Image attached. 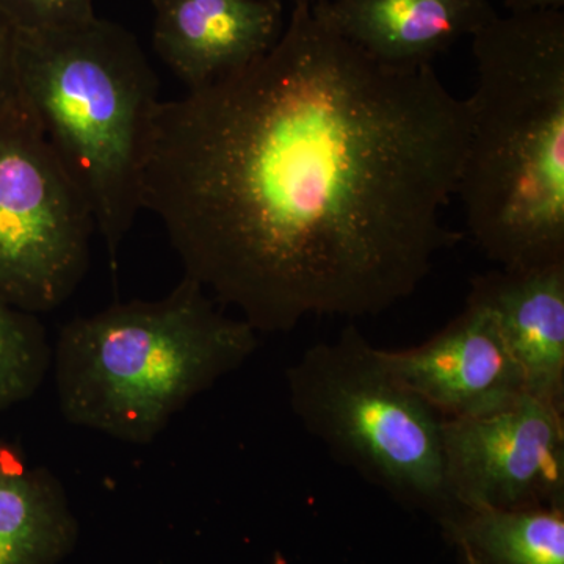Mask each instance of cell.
<instances>
[{
  "label": "cell",
  "mask_w": 564,
  "mask_h": 564,
  "mask_svg": "<svg viewBox=\"0 0 564 564\" xmlns=\"http://www.w3.org/2000/svg\"><path fill=\"white\" fill-rule=\"evenodd\" d=\"M445 527L475 564H564V505L463 510Z\"/></svg>",
  "instance_id": "obj_13"
},
{
  "label": "cell",
  "mask_w": 564,
  "mask_h": 564,
  "mask_svg": "<svg viewBox=\"0 0 564 564\" xmlns=\"http://www.w3.org/2000/svg\"><path fill=\"white\" fill-rule=\"evenodd\" d=\"M469 564H475V563H474V562H470V560H469Z\"/></svg>",
  "instance_id": "obj_18"
},
{
  "label": "cell",
  "mask_w": 564,
  "mask_h": 564,
  "mask_svg": "<svg viewBox=\"0 0 564 564\" xmlns=\"http://www.w3.org/2000/svg\"><path fill=\"white\" fill-rule=\"evenodd\" d=\"M65 486L0 436V564H58L77 543Z\"/></svg>",
  "instance_id": "obj_12"
},
{
  "label": "cell",
  "mask_w": 564,
  "mask_h": 564,
  "mask_svg": "<svg viewBox=\"0 0 564 564\" xmlns=\"http://www.w3.org/2000/svg\"><path fill=\"white\" fill-rule=\"evenodd\" d=\"M95 217L20 93L0 107V299L31 314L68 302Z\"/></svg>",
  "instance_id": "obj_6"
},
{
  "label": "cell",
  "mask_w": 564,
  "mask_h": 564,
  "mask_svg": "<svg viewBox=\"0 0 564 564\" xmlns=\"http://www.w3.org/2000/svg\"><path fill=\"white\" fill-rule=\"evenodd\" d=\"M258 347L252 326L184 276L161 300L115 303L63 326L51 366L58 406L70 425L150 444Z\"/></svg>",
  "instance_id": "obj_3"
},
{
  "label": "cell",
  "mask_w": 564,
  "mask_h": 564,
  "mask_svg": "<svg viewBox=\"0 0 564 564\" xmlns=\"http://www.w3.org/2000/svg\"><path fill=\"white\" fill-rule=\"evenodd\" d=\"M380 352L393 377L443 419L480 417L527 395L524 377L496 318L470 300L425 343Z\"/></svg>",
  "instance_id": "obj_8"
},
{
  "label": "cell",
  "mask_w": 564,
  "mask_h": 564,
  "mask_svg": "<svg viewBox=\"0 0 564 564\" xmlns=\"http://www.w3.org/2000/svg\"><path fill=\"white\" fill-rule=\"evenodd\" d=\"M469 129L433 65L375 61L295 0L261 58L154 107L140 207L258 333L383 314L462 240L443 212Z\"/></svg>",
  "instance_id": "obj_1"
},
{
  "label": "cell",
  "mask_w": 564,
  "mask_h": 564,
  "mask_svg": "<svg viewBox=\"0 0 564 564\" xmlns=\"http://www.w3.org/2000/svg\"><path fill=\"white\" fill-rule=\"evenodd\" d=\"M0 13L14 33H43L95 20V0H0Z\"/></svg>",
  "instance_id": "obj_15"
},
{
  "label": "cell",
  "mask_w": 564,
  "mask_h": 564,
  "mask_svg": "<svg viewBox=\"0 0 564 564\" xmlns=\"http://www.w3.org/2000/svg\"><path fill=\"white\" fill-rule=\"evenodd\" d=\"M444 474L459 510L564 505V410L522 397L480 417L444 419Z\"/></svg>",
  "instance_id": "obj_7"
},
{
  "label": "cell",
  "mask_w": 564,
  "mask_h": 564,
  "mask_svg": "<svg viewBox=\"0 0 564 564\" xmlns=\"http://www.w3.org/2000/svg\"><path fill=\"white\" fill-rule=\"evenodd\" d=\"M467 300L496 318L527 395L564 410V262L478 274Z\"/></svg>",
  "instance_id": "obj_10"
},
{
  "label": "cell",
  "mask_w": 564,
  "mask_h": 564,
  "mask_svg": "<svg viewBox=\"0 0 564 564\" xmlns=\"http://www.w3.org/2000/svg\"><path fill=\"white\" fill-rule=\"evenodd\" d=\"M285 381L293 414L336 462L445 524L462 511L445 484L444 419L393 377L358 326L307 348Z\"/></svg>",
  "instance_id": "obj_5"
},
{
  "label": "cell",
  "mask_w": 564,
  "mask_h": 564,
  "mask_svg": "<svg viewBox=\"0 0 564 564\" xmlns=\"http://www.w3.org/2000/svg\"><path fill=\"white\" fill-rule=\"evenodd\" d=\"M14 41H17V33L0 13V107L17 93Z\"/></svg>",
  "instance_id": "obj_16"
},
{
  "label": "cell",
  "mask_w": 564,
  "mask_h": 564,
  "mask_svg": "<svg viewBox=\"0 0 564 564\" xmlns=\"http://www.w3.org/2000/svg\"><path fill=\"white\" fill-rule=\"evenodd\" d=\"M152 44L188 90L251 65L280 39V0H152Z\"/></svg>",
  "instance_id": "obj_9"
},
{
  "label": "cell",
  "mask_w": 564,
  "mask_h": 564,
  "mask_svg": "<svg viewBox=\"0 0 564 564\" xmlns=\"http://www.w3.org/2000/svg\"><path fill=\"white\" fill-rule=\"evenodd\" d=\"M345 39L392 66L432 65L496 17L491 0H317Z\"/></svg>",
  "instance_id": "obj_11"
},
{
  "label": "cell",
  "mask_w": 564,
  "mask_h": 564,
  "mask_svg": "<svg viewBox=\"0 0 564 564\" xmlns=\"http://www.w3.org/2000/svg\"><path fill=\"white\" fill-rule=\"evenodd\" d=\"M510 13H543L564 11V0H503Z\"/></svg>",
  "instance_id": "obj_17"
},
{
  "label": "cell",
  "mask_w": 564,
  "mask_h": 564,
  "mask_svg": "<svg viewBox=\"0 0 564 564\" xmlns=\"http://www.w3.org/2000/svg\"><path fill=\"white\" fill-rule=\"evenodd\" d=\"M477 84L456 195L505 270L564 262V11L492 18L473 36Z\"/></svg>",
  "instance_id": "obj_2"
},
{
  "label": "cell",
  "mask_w": 564,
  "mask_h": 564,
  "mask_svg": "<svg viewBox=\"0 0 564 564\" xmlns=\"http://www.w3.org/2000/svg\"><path fill=\"white\" fill-rule=\"evenodd\" d=\"M52 366V347L39 315L0 299V414L32 399Z\"/></svg>",
  "instance_id": "obj_14"
},
{
  "label": "cell",
  "mask_w": 564,
  "mask_h": 564,
  "mask_svg": "<svg viewBox=\"0 0 564 564\" xmlns=\"http://www.w3.org/2000/svg\"><path fill=\"white\" fill-rule=\"evenodd\" d=\"M14 80L95 217L111 270L140 207L144 139L159 79L131 32L96 17L17 33Z\"/></svg>",
  "instance_id": "obj_4"
}]
</instances>
